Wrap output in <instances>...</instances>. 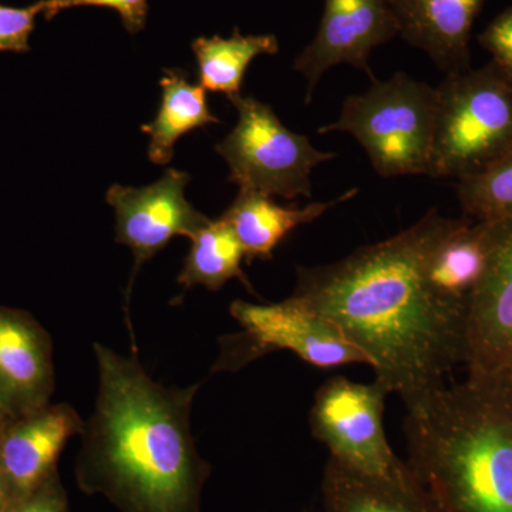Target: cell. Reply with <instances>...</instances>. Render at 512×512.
Listing matches in <instances>:
<instances>
[{
    "instance_id": "e0dca14e",
    "label": "cell",
    "mask_w": 512,
    "mask_h": 512,
    "mask_svg": "<svg viewBox=\"0 0 512 512\" xmlns=\"http://www.w3.org/2000/svg\"><path fill=\"white\" fill-rule=\"evenodd\" d=\"M326 512H436L412 476L402 481L363 476L329 458L322 480Z\"/></svg>"
},
{
    "instance_id": "8992f818",
    "label": "cell",
    "mask_w": 512,
    "mask_h": 512,
    "mask_svg": "<svg viewBox=\"0 0 512 512\" xmlns=\"http://www.w3.org/2000/svg\"><path fill=\"white\" fill-rule=\"evenodd\" d=\"M238 113L232 128L215 151L229 167V183L239 190L295 200L312 197L311 174L319 164L336 158L293 133L269 104L251 96L229 99Z\"/></svg>"
},
{
    "instance_id": "4fadbf2b",
    "label": "cell",
    "mask_w": 512,
    "mask_h": 512,
    "mask_svg": "<svg viewBox=\"0 0 512 512\" xmlns=\"http://www.w3.org/2000/svg\"><path fill=\"white\" fill-rule=\"evenodd\" d=\"M86 420L69 403H50L45 409L0 423V471L13 501L29 494L57 473L60 454L80 436Z\"/></svg>"
},
{
    "instance_id": "30bf717a",
    "label": "cell",
    "mask_w": 512,
    "mask_h": 512,
    "mask_svg": "<svg viewBox=\"0 0 512 512\" xmlns=\"http://www.w3.org/2000/svg\"><path fill=\"white\" fill-rule=\"evenodd\" d=\"M487 222V262L467 303L464 363L471 373L512 370V218Z\"/></svg>"
},
{
    "instance_id": "ac0fdd59",
    "label": "cell",
    "mask_w": 512,
    "mask_h": 512,
    "mask_svg": "<svg viewBox=\"0 0 512 512\" xmlns=\"http://www.w3.org/2000/svg\"><path fill=\"white\" fill-rule=\"evenodd\" d=\"M161 106L156 119L141 126L150 136L148 157L151 163L165 165L174 157L175 143L185 134L221 120L211 113L207 90L188 82L183 69H165L160 80Z\"/></svg>"
},
{
    "instance_id": "6da1fadb",
    "label": "cell",
    "mask_w": 512,
    "mask_h": 512,
    "mask_svg": "<svg viewBox=\"0 0 512 512\" xmlns=\"http://www.w3.org/2000/svg\"><path fill=\"white\" fill-rule=\"evenodd\" d=\"M451 222L431 210L392 238L296 274L293 295L332 322L404 404L464 363L467 308L440 298L427 278L431 248Z\"/></svg>"
},
{
    "instance_id": "9c48e42d",
    "label": "cell",
    "mask_w": 512,
    "mask_h": 512,
    "mask_svg": "<svg viewBox=\"0 0 512 512\" xmlns=\"http://www.w3.org/2000/svg\"><path fill=\"white\" fill-rule=\"evenodd\" d=\"M190 174L168 168L163 177L147 187L111 185L107 202L116 214V242L133 251L134 268L126 299H130L134 278L144 262L163 251L175 237L192 238L211 220L195 210L185 198Z\"/></svg>"
},
{
    "instance_id": "2e32d148",
    "label": "cell",
    "mask_w": 512,
    "mask_h": 512,
    "mask_svg": "<svg viewBox=\"0 0 512 512\" xmlns=\"http://www.w3.org/2000/svg\"><path fill=\"white\" fill-rule=\"evenodd\" d=\"M488 238L490 222H451L427 259V278L440 298L467 308L484 272Z\"/></svg>"
},
{
    "instance_id": "7402d4cb",
    "label": "cell",
    "mask_w": 512,
    "mask_h": 512,
    "mask_svg": "<svg viewBox=\"0 0 512 512\" xmlns=\"http://www.w3.org/2000/svg\"><path fill=\"white\" fill-rule=\"evenodd\" d=\"M80 6H101L119 13L124 28L131 35L144 29L148 16V0H42V13L47 20L55 18L63 10Z\"/></svg>"
},
{
    "instance_id": "5bb4252c",
    "label": "cell",
    "mask_w": 512,
    "mask_h": 512,
    "mask_svg": "<svg viewBox=\"0 0 512 512\" xmlns=\"http://www.w3.org/2000/svg\"><path fill=\"white\" fill-rule=\"evenodd\" d=\"M399 35L423 50L446 74L471 67L470 40L487 0H387Z\"/></svg>"
},
{
    "instance_id": "277c9868",
    "label": "cell",
    "mask_w": 512,
    "mask_h": 512,
    "mask_svg": "<svg viewBox=\"0 0 512 512\" xmlns=\"http://www.w3.org/2000/svg\"><path fill=\"white\" fill-rule=\"evenodd\" d=\"M429 177H470L512 148V82L493 62L436 87Z\"/></svg>"
},
{
    "instance_id": "484cf974",
    "label": "cell",
    "mask_w": 512,
    "mask_h": 512,
    "mask_svg": "<svg viewBox=\"0 0 512 512\" xmlns=\"http://www.w3.org/2000/svg\"><path fill=\"white\" fill-rule=\"evenodd\" d=\"M13 495L10 491L8 483H6L5 477H3L2 471H0V512L8 510L10 504H12Z\"/></svg>"
},
{
    "instance_id": "52a82bcc",
    "label": "cell",
    "mask_w": 512,
    "mask_h": 512,
    "mask_svg": "<svg viewBox=\"0 0 512 512\" xmlns=\"http://www.w3.org/2000/svg\"><path fill=\"white\" fill-rule=\"evenodd\" d=\"M229 313L238 333L220 339L212 372H237L278 350H289L303 362L320 367L367 365L366 356L328 319L296 295L278 303L235 301Z\"/></svg>"
},
{
    "instance_id": "ba28073f",
    "label": "cell",
    "mask_w": 512,
    "mask_h": 512,
    "mask_svg": "<svg viewBox=\"0 0 512 512\" xmlns=\"http://www.w3.org/2000/svg\"><path fill=\"white\" fill-rule=\"evenodd\" d=\"M387 394L376 380L356 383L333 377L316 392L309 424L332 460L363 476L402 481L412 476V470L394 454L384 433Z\"/></svg>"
},
{
    "instance_id": "9a60e30c",
    "label": "cell",
    "mask_w": 512,
    "mask_h": 512,
    "mask_svg": "<svg viewBox=\"0 0 512 512\" xmlns=\"http://www.w3.org/2000/svg\"><path fill=\"white\" fill-rule=\"evenodd\" d=\"M357 192V188H352L335 200L312 202L308 207L296 208L279 205L269 195L239 190L237 198L221 218L237 235L248 264L255 259L271 261L275 249L293 229L318 220L330 208L352 200Z\"/></svg>"
},
{
    "instance_id": "d6986e66",
    "label": "cell",
    "mask_w": 512,
    "mask_h": 512,
    "mask_svg": "<svg viewBox=\"0 0 512 512\" xmlns=\"http://www.w3.org/2000/svg\"><path fill=\"white\" fill-rule=\"evenodd\" d=\"M198 63V80L207 92L231 97L241 94L245 72L255 57L279 52L275 35H242L235 29L231 37H198L192 42Z\"/></svg>"
},
{
    "instance_id": "44dd1931",
    "label": "cell",
    "mask_w": 512,
    "mask_h": 512,
    "mask_svg": "<svg viewBox=\"0 0 512 512\" xmlns=\"http://www.w3.org/2000/svg\"><path fill=\"white\" fill-rule=\"evenodd\" d=\"M457 195L464 212L473 220L512 218V148L490 167L457 181Z\"/></svg>"
},
{
    "instance_id": "4316f807",
    "label": "cell",
    "mask_w": 512,
    "mask_h": 512,
    "mask_svg": "<svg viewBox=\"0 0 512 512\" xmlns=\"http://www.w3.org/2000/svg\"><path fill=\"white\" fill-rule=\"evenodd\" d=\"M6 419V416L5 414H3L2 412H0V423H2L3 420Z\"/></svg>"
},
{
    "instance_id": "7a4b0ae2",
    "label": "cell",
    "mask_w": 512,
    "mask_h": 512,
    "mask_svg": "<svg viewBox=\"0 0 512 512\" xmlns=\"http://www.w3.org/2000/svg\"><path fill=\"white\" fill-rule=\"evenodd\" d=\"M99 389L76 458L77 487L120 512H201L211 466L191 429L200 384L167 387L136 355L94 343Z\"/></svg>"
},
{
    "instance_id": "7c38bea8",
    "label": "cell",
    "mask_w": 512,
    "mask_h": 512,
    "mask_svg": "<svg viewBox=\"0 0 512 512\" xmlns=\"http://www.w3.org/2000/svg\"><path fill=\"white\" fill-rule=\"evenodd\" d=\"M53 342L32 313L0 305V412L29 416L52 403Z\"/></svg>"
},
{
    "instance_id": "d4e9b609",
    "label": "cell",
    "mask_w": 512,
    "mask_h": 512,
    "mask_svg": "<svg viewBox=\"0 0 512 512\" xmlns=\"http://www.w3.org/2000/svg\"><path fill=\"white\" fill-rule=\"evenodd\" d=\"M5 512H70L69 497L59 471L29 494L12 501Z\"/></svg>"
},
{
    "instance_id": "8fae6325",
    "label": "cell",
    "mask_w": 512,
    "mask_h": 512,
    "mask_svg": "<svg viewBox=\"0 0 512 512\" xmlns=\"http://www.w3.org/2000/svg\"><path fill=\"white\" fill-rule=\"evenodd\" d=\"M399 35V23L387 0H325L318 32L296 57L293 69L308 82L306 103L312 99L323 74L338 64L365 70L373 49Z\"/></svg>"
},
{
    "instance_id": "5b68a950",
    "label": "cell",
    "mask_w": 512,
    "mask_h": 512,
    "mask_svg": "<svg viewBox=\"0 0 512 512\" xmlns=\"http://www.w3.org/2000/svg\"><path fill=\"white\" fill-rule=\"evenodd\" d=\"M436 100V87L396 73L348 97L339 119L318 133L342 131L355 137L382 177L429 175Z\"/></svg>"
},
{
    "instance_id": "ffe728a7",
    "label": "cell",
    "mask_w": 512,
    "mask_h": 512,
    "mask_svg": "<svg viewBox=\"0 0 512 512\" xmlns=\"http://www.w3.org/2000/svg\"><path fill=\"white\" fill-rule=\"evenodd\" d=\"M244 261V248L232 228L222 218L211 220L191 238L190 252L177 282L185 289L200 285L215 292L231 279H239L252 289L241 268Z\"/></svg>"
},
{
    "instance_id": "cb8c5ba5",
    "label": "cell",
    "mask_w": 512,
    "mask_h": 512,
    "mask_svg": "<svg viewBox=\"0 0 512 512\" xmlns=\"http://www.w3.org/2000/svg\"><path fill=\"white\" fill-rule=\"evenodd\" d=\"M478 43L491 55V62L512 82V6L501 12L478 36Z\"/></svg>"
},
{
    "instance_id": "603a6c76",
    "label": "cell",
    "mask_w": 512,
    "mask_h": 512,
    "mask_svg": "<svg viewBox=\"0 0 512 512\" xmlns=\"http://www.w3.org/2000/svg\"><path fill=\"white\" fill-rule=\"evenodd\" d=\"M39 13H42V0L29 8L0 5V52H28L29 37Z\"/></svg>"
},
{
    "instance_id": "3957f363",
    "label": "cell",
    "mask_w": 512,
    "mask_h": 512,
    "mask_svg": "<svg viewBox=\"0 0 512 512\" xmlns=\"http://www.w3.org/2000/svg\"><path fill=\"white\" fill-rule=\"evenodd\" d=\"M404 406L406 463L436 512H512V370Z\"/></svg>"
}]
</instances>
